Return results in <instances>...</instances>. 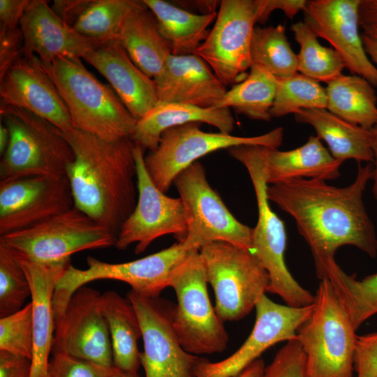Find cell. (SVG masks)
<instances>
[{
	"mask_svg": "<svg viewBox=\"0 0 377 377\" xmlns=\"http://www.w3.org/2000/svg\"><path fill=\"white\" fill-rule=\"evenodd\" d=\"M0 117L10 133L9 145L0 161V181L66 175L74 154L58 127L27 110L2 103Z\"/></svg>",
	"mask_w": 377,
	"mask_h": 377,
	"instance_id": "6",
	"label": "cell"
},
{
	"mask_svg": "<svg viewBox=\"0 0 377 377\" xmlns=\"http://www.w3.org/2000/svg\"><path fill=\"white\" fill-rule=\"evenodd\" d=\"M354 368L357 377H377V332L357 337Z\"/></svg>",
	"mask_w": 377,
	"mask_h": 377,
	"instance_id": "42",
	"label": "cell"
},
{
	"mask_svg": "<svg viewBox=\"0 0 377 377\" xmlns=\"http://www.w3.org/2000/svg\"><path fill=\"white\" fill-rule=\"evenodd\" d=\"M294 38L300 45L297 71L326 84L342 75L346 68L341 57L332 48L322 45L318 36L304 22L292 24Z\"/></svg>",
	"mask_w": 377,
	"mask_h": 377,
	"instance_id": "35",
	"label": "cell"
},
{
	"mask_svg": "<svg viewBox=\"0 0 377 377\" xmlns=\"http://www.w3.org/2000/svg\"><path fill=\"white\" fill-rule=\"evenodd\" d=\"M251 65L266 69L276 77L297 73V56L288 40L282 24L261 27L256 26L250 47Z\"/></svg>",
	"mask_w": 377,
	"mask_h": 377,
	"instance_id": "34",
	"label": "cell"
},
{
	"mask_svg": "<svg viewBox=\"0 0 377 377\" xmlns=\"http://www.w3.org/2000/svg\"><path fill=\"white\" fill-rule=\"evenodd\" d=\"M73 207L66 175L0 181V235L38 225Z\"/></svg>",
	"mask_w": 377,
	"mask_h": 377,
	"instance_id": "17",
	"label": "cell"
},
{
	"mask_svg": "<svg viewBox=\"0 0 377 377\" xmlns=\"http://www.w3.org/2000/svg\"><path fill=\"white\" fill-rule=\"evenodd\" d=\"M31 294L21 263L0 245V318L21 309Z\"/></svg>",
	"mask_w": 377,
	"mask_h": 377,
	"instance_id": "38",
	"label": "cell"
},
{
	"mask_svg": "<svg viewBox=\"0 0 377 377\" xmlns=\"http://www.w3.org/2000/svg\"><path fill=\"white\" fill-rule=\"evenodd\" d=\"M362 40L365 51L373 64L377 65V38L363 34Z\"/></svg>",
	"mask_w": 377,
	"mask_h": 377,
	"instance_id": "51",
	"label": "cell"
},
{
	"mask_svg": "<svg viewBox=\"0 0 377 377\" xmlns=\"http://www.w3.org/2000/svg\"><path fill=\"white\" fill-rule=\"evenodd\" d=\"M191 122L206 123L230 134L235 119L229 108H205L189 104L161 103L137 121L131 140L144 150L154 151L168 129Z\"/></svg>",
	"mask_w": 377,
	"mask_h": 377,
	"instance_id": "25",
	"label": "cell"
},
{
	"mask_svg": "<svg viewBox=\"0 0 377 377\" xmlns=\"http://www.w3.org/2000/svg\"><path fill=\"white\" fill-rule=\"evenodd\" d=\"M318 277L332 283L356 331L365 320L377 313V273L357 280L334 262Z\"/></svg>",
	"mask_w": 377,
	"mask_h": 377,
	"instance_id": "33",
	"label": "cell"
},
{
	"mask_svg": "<svg viewBox=\"0 0 377 377\" xmlns=\"http://www.w3.org/2000/svg\"><path fill=\"white\" fill-rule=\"evenodd\" d=\"M137 170L136 206L121 227L114 246L125 250L135 244V253H143L157 238L173 235L177 242L187 234L185 212L180 198H170L154 184L145 164L144 149L134 146Z\"/></svg>",
	"mask_w": 377,
	"mask_h": 377,
	"instance_id": "14",
	"label": "cell"
},
{
	"mask_svg": "<svg viewBox=\"0 0 377 377\" xmlns=\"http://www.w3.org/2000/svg\"><path fill=\"white\" fill-rule=\"evenodd\" d=\"M1 103L27 110L62 131L73 129L67 108L41 61L22 57L0 77Z\"/></svg>",
	"mask_w": 377,
	"mask_h": 377,
	"instance_id": "20",
	"label": "cell"
},
{
	"mask_svg": "<svg viewBox=\"0 0 377 377\" xmlns=\"http://www.w3.org/2000/svg\"><path fill=\"white\" fill-rule=\"evenodd\" d=\"M265 368L263 360L259 358L248 366L237 377H263Z\"/></svg>",
	"mask_w": 377,
	"mask_h": 377,
	"instance_id": "50",
	"label": "cell"
},
{
	"mask_svg": "<svg viewBox=\"0 0 377 377\" xmlns=\"http://www.w3.org/2000/svg\"><path fill=\"white\" fill-rule=\"evenodd\" d=\"M82 59L108 80L137 121L159 103L154 79L134 64L117 40L101 43Z\"/></svg>",
	"mask_w": 377,
	"mask_h": 377,
	"instance_id": "22",
	"label": "cell"
},
{
	"mask_svg": "<svg viewBox=\"0 0 377 377\" xmlns=\"http://www.w3.org/2000/svg\"><path fill=\"white\" fill-rule=\"evenodd\" d=\"M31 0H0V27L20 26Z\"/></svg>",
	"mask_w": 377,
	"mask_h": 377,
	"instance_id": "46",
	"label": "cell"
},
{
	"mask_svg": "<svg viewBox=\"0 0 377 377\" xmlns=\"http://www.w3.org/2000/svg\"><path fill=\"white\" fill-rule=\"evenodd\" d=\"M359 19L360 27L363 29L377 27V0H361Z\"/></svg>",
	"mask_w": 377,
	"mask_h": 377,
	"instance_id": "48",
	"label": "cell"
},
{
	"mask_svg": "<svg viewBox=\"0 0 377 377\" xmlns=\"http://www.w3.org/2000/svg\"><path fill=\"white\" fill-rule=\"evenodd\" d=\"M10 142V133L7 126L1 121L0 124V154L2 156L6 152Z\"/></svg>",
	"mask_w": 377,
	"mask_h": 377,
	"instance_id": "52",
	"label": "cell"
},
{
	"mask_svg": "<svg viewBox=\"0 0 377 377\" xmlns=\"http://www.w3.org/2000/svg\"><path fill=\"white\" fill-rule=\"evenodd\" d=\"M19 261L27 274L31 293L34 348L31 377H50V355L55 332L54 293L56 283L71 264V259L51 264Z\"/></svg>",
	"mask_w": 377,
	"mask_h": 377,
	"instance_id": "24",
	"label": "cell"
},
{
	"mask_svg": "<svg viewBox=\"0 0 377 377\" xmlns=\"http://www.w3.org/2000/svg\"><path fill=\"white\" fill-rule=\"evenodd\" d=\"M117 40L134 64L152 79L163 71L170 46L160 32L154 14L143 1L126 16Z\"/></svg>",
	"mask_w": 377,
	"mask_h": 377,
	"instance_id": "27",
	"label": "cell"
},
{
	"mask_svg": "<svg viewBox=\"0 0 377 377\" xmlns=\"http://www.w3.org/2000/svg\"><path fill=\"white\" fill-rule=\"evenodd\" d=\"M201 123L191 122L166 130L158 147L145 156V164L154 184L166 193L176 177L200 158L213 151L242 145L276 148L283 138V127L252 137L208 133Z\"/></svg>",
	"mask_w": 377,
	"mask_h": 377,
	"instance_id": "12",
	"label": "cell"
},
{
	"mask_svg": "<svg viewBox=\"0 0 377 377\" xmlns=\"http://www.w3.org/2000/svg\"><path fill=\"white\" fill-rule=\"evenodd\" d=\"M24 40L19 27H0V77L20 58L23 57Z\"/></svg>",
	"mask_w": 377,
	"mask_h": 377,
	"instance_id": "43",
	"label": "cell"
},
{
	"mask_svg": "<svg viewBox=\"0 0 377 377\" xmlns=\"http://www.w3.org/2000/svg\"><path fill=\"white\" fill-rule=\"evenodd\" d=\"M313 310L299 328L308 377H353L356 330L327 279L316 291Z\"/></svg>",
	"mask_w": 377,
	"mask_h": 377,
	"instance_id": "5",
	"label": "cell"
},
{
	"mask_svg": "<svg viewBox=\"0 0 377 377\" xmlns=\"http://www.w3.org/2000/svg\"><path fill=\"white\" fill-rule=\"evenodd\" d=\"M117 235L75 207L32 227L0 235L19 260L51 264L75 253L115 245Z\"/></svg>",
	"mask_w": 377,
	"mask_h": 377,
	"instance_id": "8",
	"label": "cell"
},
{
	"mask_svg": "<svg viewBox=\"0 0 377 377\" xmlns=\"http://www.w3.org/2000/svg\"><path fill=\"white\" fill-rule=\"evenodd\" d=\"M109 377H140L138 373L119 369L114 367L112 374Z\"/></svg>",
	"mask_w": 377,
	"mask_h": 377,
	"instance_id": "53",
	"label": "cell"
},
{
	"mask_svg": "<svg viewBox=\"0 0 377 377\" xmlns=\"http://www.w3.org/2000/svg\"><path fill=\"white\" fill-rule=\"evenodd\" d=\"M371 147L374 154L372 193L377 200V124L371 129Z\"/></svg>",
	"mask_w": 377,
	"mask_h": 377,
	"instance_id": "49",
	"label": "cell"
},
{
	"mask_svg": "<svg viewBox=\"0 0 377 377\" xmlns=\"http://www.w3.org/2000/svg\"><path fill=\"white\" fill-rule=\"evenodd\" d=\"M31 302L19 311L0 318V350L31 360L34 331Z\"/></svg>",
	"mask_w": 377,
	"mask_h": 377,
	"instance_id": "39",
	"label": "cell"
},
{
	"mask_svg": "<svg viewBox=\"0 0 377 377\" xmlns=\"http://www.w3.org/2000/svg\"><path fill=\"white\" fill-rule=\"evenodd\" d=\"M255 309L253 327L242 345L219 362L202 357L195 369L196 377H237L269 348L297 339V330L310 318L313 304L294 307L277 304L265 295Z\"/></svg>",
	"mask_w": 377,
	"mask_h": 377,
	"instance_id": "16",
	"label": "cell"
},
{
	"mask_svg": "<svg viewBox=\"0 0 377 377\" xmlns=\"http://www.w3.org/2000/svg\"><path fill=\"white\" fill-rule=\"evenodd\" d=\"M101 306L110 336L114 367L138 373L141 365L138 342L142 332L133 304L117 292L108 290L101 295Z\"/></svg>",
	"mask_w": 377,
	"mask_h": 377,
	"instance_id": "29",
	"label": "cell"
},
{
	"mask_svg": "<svg viewBox=\"0 0 377 377\" xmlns=\"http://www.w3.org/2000/svg\"><path fill=\"white\" fill-rule=\"evenodd\" d=\"M256 23L255 0H223L214 27L196 51L226 87L242 82L251 68Z\"/></svg>",
	"mask_w": 377,
	"mask_h": 377,
	"instance_id": "15",
	"label": "cell"
},
{
	"mask_svg": "<svg viewBox=\"0 0 377 377\" xmlns=\"http://www.w3.org/2000/svg\"><path fill=\"white\" fill-rule=\"evenodd\" d=\"M154 81L161 103L215 108L227 91L209 65L196 54H170Z\"/></svg>",
	"mask_w": 377,
	"mask_h": 377,
	"instance_id": "23",
	"label": "cell"
},
{
	"mask_svg": "<svg viewBox=\"0 0 377 377\" xmlns=\"http://www.w3.org/2000/svg\"><path fill=\"white\" fill-rule=\"evenodd\" d=\"M272 117H281L304 109H327L325 88L301 73L277 77Z\"/></svg>",
	"mask_w": 377,
	"mask_h": 377,
	"instance_id": "37",
	"label": "cell"
},
{
	"mask_svg": "<svg viewBox=\"0 0 377 377\" xmlns=\"http://www.w3.org/2000/svg\"><path fill=\"white\" fill-rule=\"evenodd\" d=\"M264 149L268 184L299 178L327 181L340 176L343 162L334 158L317 136L311 135L303 145L288 151Z\"/></svg>",
	"mask_w": 377,
	"mask_h": 377,
	"instance_id": "26",
	"label": "cell"
},
{
	"mask_svg": "<svg viewBox=\"0 0 377 377\" xmlns=\"http://www.w3.org/2000/svg\"><path fill=\"white\" fill-rule=\"evenodd\" d=\"M114 369L64 353H52L49 364L50 377H109Z\"/></svg>",
	"mask_w": 377,
	"mask_h": 377,
	"instance_id": "41",
	"label": "cell"
},
{
	"mask_svg": "<svg viewBox=\"0 0 377 377\" xmlns=\"http://www.w3.org/2000/svg\"><path fill=\"white\" fill-rule=\"evenodd\" d=\"M128 299L139 319L144 350L140 363L145 377H196L202 357L182 347L173 326L175 305L159 297H145L131 290Z\"/></svg>",
	"mask_w": 377,
	"mask_h": 377,
	"instance_id": "13",
	"label": "cell"
},
{
	"mask_svg": "<svg viewBox=\"0 0 377 377\" xmlns=\"http://www.w3.org/2000/svg\"><path fill=\"white\" fill-rule=\"evenodd\" d=\"M325 91L330 112L367 130L377 124V92L364 77L342 74L327 83Z\"/></svg>",
	"mask_w": 377,
	"mask_h": 377,
	"instance_id": "31",
	"label": "cell"
},
{
	"mask_svg": "<svg viewBox=\"0 0 377 377\" xmlns=\"http://www.w3.org/2000/svg\"><path fill=\"white\" fill-rule=\"evenodd\" d=\"M307 3L306 0H255L256 22L265 23L276 10L293 20L300 11L304 10Z\"/></svg>",
	"mask_w": 377,
	"mask_h": 377,
	"instance_id": "44",
	"label": "cell"
},
{
	"mask_svg": "<svg viewBox=\"0 0 377 377\" xmlns=\"http://www.w3.org/2000/svg\"><path fill=\"white\" fill-rule=\"evenodd\" d=\"M361 0H312L304 9V22L318 38L327 40L353 75L377 88V67L367 55L359 32Z\"/></svg>",
	"mask_w": 377,
	"mask_h": 377,
	"instance_id": "19",
	"label": "cell"
},
{
	"mask_svg": "<svg viewBox=\"0 0 377 377\" xmlns=\"http://www.w3.org/2000/svg\"><path fill=\"white\" fill-rule=\"evenodd\" d=\"M185 212L187 234L181 243L199 250L215 242H225L251 251L253 228L239 221L209 185L202 165L196 161L175 179Z\"/></svg>",
	"mask_w": 377,
	"mask_h": 377,
	"instance_id": "10",
	"label": "cell"
},
{
	"mask_svg": "<svg viewBox=\"0 0 377 377\" xmlns=\"http://www.w3.org/2000/svg\"><path fill=\"white\" fill-rule=\"evenodd\" d=\"M154 14L162 36L169 43L172 54L196 53L207 37V29L217 13L195 14L163 0H143Z\"/></svg>",
	"mask_w": 377,
	"mask_h": 377,
	"instance_id": "30",
	"label": "cell"
},
{
	"mask_svg": "<svg viewBox=\"0 0 377 377\" xmlns=\"http://www.w3.org/2000/svg\"><path fill=\"white\" fill-rule=\"evenodd\" d=\"M264 148L258 145H242L228 149L229 155L246 168L256 194L258 221L253 228L251 252L269 274V293L279 296L288 306H309L314 303L315 296L295 279L286 264V227L272 209L267 198Z\"/></svg>",
	"mask_w": 377,
	"mask_h": 377,
	"instance_id": "4",
	"label": "cell"
},
{
	"mask_svg": "<svg viewBox=\"0 0 377 377\" xmlns=\"http://www.w3.org/2000/svg\"><path fill=\"white\" fill-rule=\"evenodd\" d=\"M45 0H31L20 27L23 57L36 55L43 64L59 57L82 58L101 42L84 36L66 24Z\"/></svg>",
	"mask_w": 377,
	"mask_h": 377,
	"instance_id": "21",
	"label": "cell"
},
{
	"mask_svg": "<svg viewBox=\"0 0 377 377\" xmlns=\"http://www.w3.org/2000/svg\"><path fill=\"white\" fill-rule=\"evenodd\" d=\"M141 3L135 0H91L73 26L81 35L101 43L117 40L128 14Z\"/></svg>",
	"mask_w": 377,
	"mask_h": 377,
	"instance_id": "36",
	"label": "cell"
},
{
	"mask_svg": "<svg viewBox=\"0 0 377 377\" xmlns=\"http://www.w3.org/2000/svg\"><path fill=\"white\" fill-rule=\"evenodd\" d=\"M42 64L75 128L107 140L131 138L138 121L113 89L97 80L80 58L59 57Z\"/></svg>",
	"mask_w": 377,
	"mask_h": 377,
	"instance_id": "3",
	"label": "cell"
},
{
	"mask_svg": "<svg viewBox=\"0 0 377 377\" xmlns=\"http://www.w3.org/2000/svg\"><path fill=\"white\" fill-rule=\"evenodd\" d=\"M199 252L219 318L226 322L246 316L268 292L269 276L262 263L251 251L225 242L206 244Z\"/></svg>",
	"mask_w": 377,
	"mask_h": 377,
	"instance_id": "9",
	"label": "cell"
},
{
	"mask_svg": "<svg viewBox=\"0 0 377 377\" xmlns=\"http://www.w3.org/2000/svg\"><path fill=\"white\" fill-rule=\"evenodd\" d=\"M101 295L84 286L71 295L63 311L55 318L52 353H64L102 366H114Z\"/></svg>",
	"mask_w": 377,
	"mask_h": 377,
	"instance_id": "18",
	"label": "cell"
},
{
	"mask_svg": "<svg viewBox=\"0 0 377 377\" xmlns=\"http://www.w3.org/2000/svg\"><path fill=\"white\" fill-rule=\"evenodd\" d=\"M296 121L311 126L334 158L373 163L371 130L346 121L327 109H304L293 114Z\"/></svg>",
	"mask_w": 377,
	"mask_h": 377,
	"instance_id": "28",
	"label": "cell"
},
{
	"mask_svg": "<svg viewBox=\"0 0 377 377\" xmlns=\"http://www.w3.org/2000/svg\"><path fill=\"white\" fill-rule=\"evenodd\" d=\"M190 251L177 242L160 251L132 261L110 263L88 256L87 269H78L70 264L56 283L53 297L54 315L57 316L63 311L71 295L79 288L96 280L123 281L139 295L159 297L164 289L170 287L174 268Z\"/></svg>",
	"mask_w": 377,
	"mask_h": 377,
	"instance_id": "11",
	"label": "cell"
},
{
	"mask_svg": "<svg viewBox=\"0 0 377 377\" xmlns=\"http://www.w3.org/2000/svg\"><path fill=\"white\" fill-rule=\"evenodd\" d=\"M61 133L74 160L66 176L74 207L117 235L138 200L135 144L107 140L77 128Z\"/></svg>",
	"mask_w": 377,
	"mask_h": 377,
	"instance_id": "2",
	"label": "cell"
},
{
	"mask_svg": "<svg viewBox=\"0 0 377 377\" xmlns=\"http://www.w3.org/2000/svg\"><path fill=\"white\" fill-rule=\"evenodd\" d=\"M31 360L0 350V377H31Z\"/></svg>",
	"mask_w": 377,
	"mask_h": 377,
	"instance_id": "45",
	"label": "cell"
},
{
	"mask_svg": "<svg viewBox=\"0 0 377 377\" xmlns=\"http://www.w3.org/2000/svg\"><path fill=\"white\" fill-rule=\"evenodd\" d=\"M207 284L199 250H191L172 270L170 287L177 300L175 331L184 350L195 355L222 353L228 343L224 322L211 304Z\"/></svg>",
	"mask_w": 377,
	"mask_h": 377,
	"instance_id": "7",
	"label": "cell"
},
{
	"mask_svg": "<svg viewBox=\"0 0 377 377\" xmlns=\"http://www.w3.org/2000/svg\"><path fill=\"white\" fill-rule=\"evenodd\" d=\"M242 82L232 86L216 105V108H232L249 119L269 121L278 78L266 69L251 65Z\"/></svg>",
	"mask_w": 377,
	"mask_h": 377,
	"instance_id": "32",
	"label": "cell"
},
{
	"mask_svg": "<svg viewBox=\"0 0 377 377\" xmlns=\"http://www.w3.org/2000/svg\"><path fill=\"white\" fill-rule=\"evenodd\" d=\"M364 33L377 38V27H371L364 29Z\"/></svg>",
	"mask_w": 377,
	"mask_h": 377,
	"instance_id": "54",
	"label": "cell"
},
{
	"mask_svg": "<svg viewBox=\"0 0 377 377\" xmlns=\"http://www.w3.org/2000/svg\"><path fill=\"white\" fill-rule=\"evenodd\" d=\"M373 165L359 163L352 184L331 186L326 181L292 179L267 187L269 201L294 219L307 243L316 274L335 260L343 246H353L369 256L377 255V236L363 200Z\"/></svg>",
	"mask_w": 377,
	"mask_h": 377,
	"instance_id": "1",
	"label": "cell"
},
{
	"mask_svg": "<svg viewBox=\"0 0 377 377\" xmlns=\"http://www.w3.org/2000/svg\"><path fill=\"white\" fill-rule=\"evenodd\" d=\"M91 0H54L52 9L66 24L73 28Z\"/></svg>",
	"mask_w": 377,
	"mask_h": 377,
	"instance_id": "47",
	"label": "cell"
},
{
	"mask_svg": "<svg viewBox=\"0 0 377 377\" xmlns=\"http://www.w3.org/2000/svg\"><path fill=\"white\" fill-rule=\"evenodd\" d=\"M263 377H308L304 351L297 339L287 341L270 364Z\"/></svg>",
	"mask_w": 377,
	"mask_h": 377,
	"instance_id": "40",
	"label": "cell"
}]
</instances>
